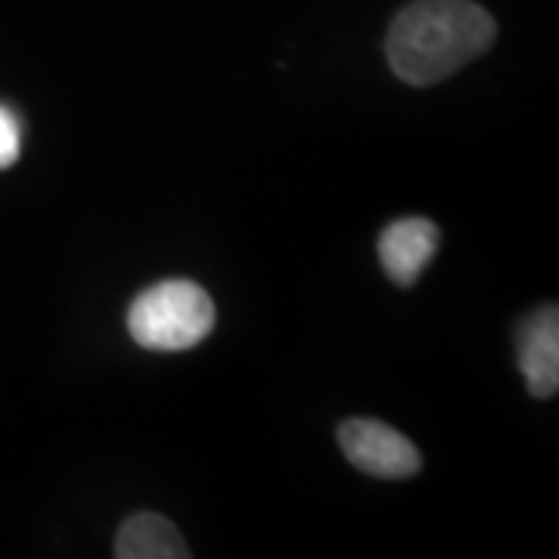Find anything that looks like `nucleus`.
Segmentation results:
<instances>
[{
  "instance_id": "0eeeda50",
  "label": "nucleus",
  "mask_w": 559,
  "mask_h": 559,
  "mask_svg": "<svg viewBox=\"0 0 559 559\" xmlns=\"http://www.w3.org/2000/svg\"><path fill=\"white\" fill-rule=\"evenodd\" d=\"M22 150V124L20 116L0 103V168H10L16 165Z\"/></svg>"
},
{
  "instance_id": "7ed1b4c3",
  "label": "nucleus",
  "mask_w": 559,
  "mask_h": 559,
  "mask_svg": "<svg viewBox=\"0 0 559 559\" xmlns=\"http://www.w3.org/2000/svg\"><path fill=\"white\" fill-rule=\"evenodd\" d=\"M340 448L348 463L377 479H411L423 466L417 444L382 419H345L340 426Z\"/></svg>"
},
{
  "instance_id": "423d86ee",
  "label": "nucleus",
  "mask_w": 559,
  "mask_h": 559,
  "mask_svg": "<svg viewBox=\"0 0 559 559\" xmlns=\"http://www.w3.org/2000/svg\"><path fill=\"white\" fill-rule=\"evenodd\" d=\"M119 559H187L190 550L180 532L159 513H138L124 522L116 538Z\"/></svg>"
},
{
  "instance_id": "f257e3e1",
  "label": "nucleus",
  "mask_w": 559,
  "mask_h": 559,
  "mask_svg": "<svg viewBox=\"0 0 559 559\" xmlns=\"http://www.w3.org/2000/svg\"><path fill=\"white\" fill-rule=\"evenodd\" d=\"M498 38L491 13L473 0H414L385 38V57L404 84L432 87L479 60Z\"/></svg>"
},
{
  "instance_id": "20e7f679",
  "label": "nucleus",
  "mask_w": 559,
  "mask_h": 559,
  "mask_svg": "<svg viewBox=\"0 0 559 559\" xmlns=\"http://www.w3.org/2000/svg\"><path fill=\"white\" fill-rule=\"evenodd\" d=\"M520 370L535 399H550L559 389V311L544 305L520 326Z\"/></svg>"
},
{
  "instance_id": "39448f33",
  "label": "nucleus",
  "mask_w": 559,
  "mask_h": 559,
  "mask_svg": "<svg viewBox=\"0 0 559 559\" xmlns=\"http://www.w3.org/2000/svg\"><path fill=\"white\" fill-rule=\"evenodd\" d=\"M439 227L429 218L392 221L380 237V264L392 283H417L439 249Z\"/></svg>"
},
{
  "instance_id": "f03ea898",
  "label": "nucleus",
  "mask_w": 559,
  "mask_h": 559,
  "mask_svg": "<svg viewBox=\"0 0 559 559\" xmlns=\"http://www.w3.org/2000/svg\"><path fill=\"white\" fill-rule=\"evenodd\" d=\"M215 326V301L193 280H162L143 289L131 311V340L150 352H187Z\"/></svg>"
}]
</instances>
